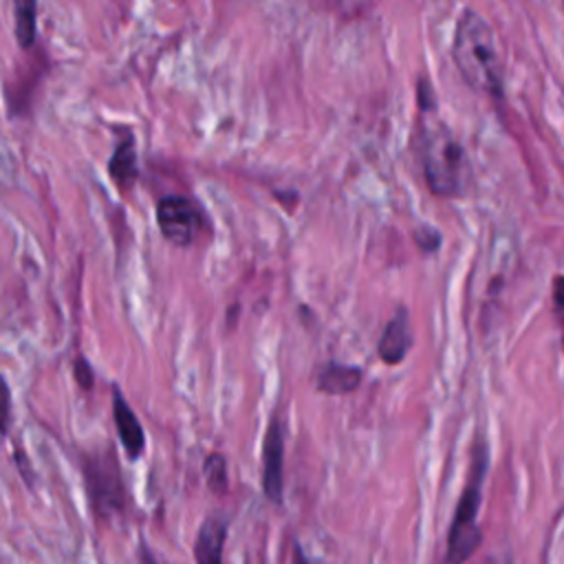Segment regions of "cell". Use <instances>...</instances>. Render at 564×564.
<instances>
[{"label": "cell", "mask_w": 564, "mask_h": 564, "mask_svg": "<svg viewBox=\"0 0 564 564\" xmlns=\"http://www.w3.org/2000/svg\"><path fill=\"white\" fill-rule=\"evenodd\" d=\"M203 476H205L207 487L214 494H225L227 491V460H225V456L218 454V452L209 454L203 463Z\"/></svg>", "instance_id": "cell-13"}, {"label": "cell", "mask_w": 564, "mask_h": 564, "mask_svg": "<svg viewBox=\"0 0 564 564\" xmlns=\"http://www.w3.org/2000/svg\"><path fill=\"white\" fill-rule=\"evenodd\" d=\"M414 152L432 194L449 198L467 192V183L471 178L467 150L443 121L425 115L419 117Z\"/></svg>", "instance_id": "cell-2"}, {"label": "cell", "mask_w": 564, "mask_h": 564, "mask_svg": "<svg viewBox=\"0 0 564 564\" xmlns=\"http://www.w3.org/2000/svg\"><path fill=\"white\" fill-rule=\"evenodd\" d=\"M361 383V370L344 364H326L317 375V390L326 394H346Z\"/></svg>", "instance_id": "cell-10"}, {"label": "cell", "mask_w": 564, "mask_h": 564, "mask_svg": "<svg viewBox=\"0 0 564 564\" xmlns=\"http://www.w3.org/2000/svg\"><path fill=\"white\" fill-rule=\"evenodd\" d=\"M416 106H419L421 115H432L436 110L434 86L425 77H419V82H416Z\"/></svg>", "instance_id": "cell-14"}, {"label": "cell", "mask_w": 564, "mask_h": 564, "mask_svg": "<svg viewBox=\"0 0 564 564\" xmlns=\"http://www.w3.org/2000/svg\"><path fill=\"white\" fill-rule=\"evenodd\" d=\"M293 564H317V562H313V560H306V557L300 553V549H295V557H293Z\"/></svg>", "instance_id": "cell-19"}, {"label": "cell", "mask_w": 564, "mask_h": 564, "mask_svg": "<svg viewBox=\"0 0 564 564\" xmlns=\"http://www.w3.org/2000/svg\"><path fill=\"white\" fill-rule=\"evenodd\" d=\"M108 172H110L112 181L119 185V189H130L132 187V183L139 176L132 137H126V141L119 143V148L115 150V154L108 163Z\"/></svg>", "instance_id": "cell-11"}, {"label": "cell", "mask_w": 564, "mask_h": 564, "mask_svg": "<svg viewBox=\"0 0 564 564\" xmlns=\"http://www.w3.org/2000/svg\"><path fill=\"white\" fill-rule=\"evenodd\" d=\"M410 348H412V328H410L408 311L399 308L392 315V319L386 324L377 352L386 364H399Z\"/></svg>", "instance_id": "cell-7"}, {"label": "cell", "mask_w": 564, "mask_h": 564, "mask_svg": "<svg viewBox=\"0 0 564 564\" xmlns=\"http://www.w3.org/2000/svg\"><path fill=\"white\" fill-rule=\"evenodd\" d=\"M225 538H227V520L220 516L205 518L194 544L196 564H223Z\"/></svg>", "instance_id": "cell-9"}, {"label": "cell", "mask_w": 564, "mask_h": 564, "mask_svg": "<svg viewBox=\"0 0 564 564\" xmlns=\"http://www.w3.org/2000/svg\"><path fill=\"white\" fill-rule=\"evenodd\" d=\"M112 412H115V425H117V432H119V438L123 443L128 458L130 460L141 458V454L145 449L143 427L117 388H115V397H112Z\"/></svg>", "instance_id": "cell-8"}, {"label": "cell", "mask_w": 564, "mask_h": 564, "mask_svg": "<svg viewBox=\"0 0 564 564\" xmlns=\"http://www.w3.org/2000/svg\"><path fill=\"white\" fill-rule=\"evenodd\" d=\"M156 223L161 234L176 247H187L194 242L203 227V216L198 207L183 196H165L156 205Z\"/></svg>", "instance_id": "cell-5"}, {"label": "cell", "mask_w": 564, "mask_h": 564, "mask_svg": "<svg viewBox=\"0 0 564 564\" xmlns=\"http://www.w3.org/2000/svg\"><path fill=\"white\" fill-rule=\"evenodd\" d=\"M452 57L463 82L489 99L505 97L502 59L489 22L474 9H463L452 40Z\"/></svg>", "instance_id": "cell-1"}, {"label": "cell", "mask_w": 564, "mask_h": 564, "mask_svg": "<svg viewBox=\"0 0 564 564\" xmlns=\"http://www.w3.org/2000/svg\"><path fill=\"white\" fill-rule=\"evenodd\" d=\"M73 375L77 379V383L84 388V390H90L95 386V375H93V368L90 364L79 355L77 361L73 364Z\"/></svg>", "instance_id": "cell-16"}, {"label": "cell", "mask_w": 564, "mask_h": 564, "mask_svg": "<svg viewBox=\"0 0 564 564\" xmlns=\"http://www.w3.org/2000/svg\"><path fill=\"white\" fill-rule=\"evenodd\" d=\"M9 416H11V394L7 388V381L0 375V434L7 432L9 427Z\"/></svg>", "instance_id": "cell-17"}, {"label": "cell", "mask_w": 564, "mask_h": 564, "mask_svg": "<svg viewBox=\"0 0 564 564\" xmlns=\"http://www.w3.org/2000/svg\"><path fill=\"white\" fill-rule=\"evenodd\" d=\"M482 564H509L505 557H500V555H496V557H489V560H485Z\"/></svg>", "instance_id": "cell-20"}, {"label": "cell", "mask_w": 564, "mask_h": 564, "mask_svg": "<svg viewBox=\"0 0 564 564\" xmlns=\"http://www.w3.org/2000/svg\"><path fill=\"white\" fill-rule=\"evenodd\" d=\"M485 474H487V445H476L471 452V469H469L465 489L458 498L454 520L447 533V564L467 562L474 555V551L480 546L482 533L476 518L482 500Z\"/></svg>", "instance_id": "cell-3"}, {"label": "cell", "mask_w": 564, "mask_h": 564, "mask_svg": "<svg viewBox=\"0 0 564 564\" xmlns=\"http://www.w3.org/2000/svg\"><path fill=\"white\" fill-rule=\"evenodd\" d=\"M553 302H555V311L564 315V275H555L553 280Z\"/></svg>", "instance_id": "cell-18"}, {"label": "cell", "mask_w": 564, "mask_h": 564, "mask_svg": "<svg viewBox=\"0 0 564 564\" xmlns=\"http://www.w3.org/2000/svg\"><path fill=\"white\" fill-rule=\"evenodd\" d=\"M282 458H284V438L278 419H271L267 436H264V452H262V489L264 496L280 505L282 502Z\"/></svg>", "instance_id": "cell-6"}, {"label": "cell", "mask_w": 564, "mask_h": 564, "mask_svg": "<svg viewBox=\"0 0 564 564\" xmlns=\"http://www.w3.org/2000/svg\"><path fill=\"white\" fill-rule=\"evenodd\" d=\"M414 240L423 251H436L441 245V234L434 227H419L414 231Z\"/></svg>", "instance_id": "cell-15"}, {"label": "cell", "mask_w": 564, "mask_h": 564, "mask_svg": "<svg viewBox=\"0 0 564 564\" xmlns=\"http://www.w3.org/2000/svg\"><path fill=\"white\" fill-rule=\"evenodd\" d=\"M13 9H15V37L22 48H29L35 42L37 2L35 0H13Z\"/></svg>", "instance_id": "cell-12"}, {"label": "cell", "mask_w": 564, "mask_h": 564, "mask_svg": "<svg viewBox=\"0 0 564 564\" xmlns=\"http://www.w3.org/2000/svg\"><path fill=\"white\" fill-rule=\"evenodd\" d=\"M84 476H86V489H88L95 513L108 518L121 509L123 482H121L117 458L110 452V447H106V452L101 454L86 458Z\"/></svg>", "instance_id": "cell-4"}]
</instances>
